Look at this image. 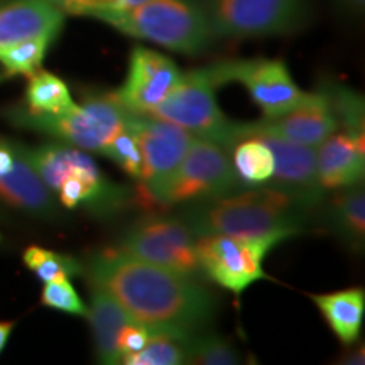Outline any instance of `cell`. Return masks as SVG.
I'll use <instances>...</instances> for the list:
<instances>
[{
	"instance_id": "obj_1",
	"label": "cell",
	"mask_w": 365,
	"mask_h": 365,
	"mask_svg": "<svg viewBox=\"0 0 365 365\" xmlns=\"http://www.w3.org/2000/svg\"><path fill=\"white\" fill-rule=\"evenodd\" d=\"M90 286L102 287L150 330L195 333L215 318L217 301L198 279L149 264L124 250H97L83 262Z\"/></svg>"
},
{
	"instance_id": "obj_2",
	"label": "cell",
	"mask_w": 365,
	"mask_h": 365,
	"mask_svg": "<svg viewBox=\"0 0 365 365\" xmlns=\"http://www.w3.org/2000/svg\"><path fill=\"white\" fill-rule=\"evenodd\" d=\"M318 207L274 186H249L186 203L181 218L195 237L284 235L293 239L308 230Z\"/></svg>"
},
{
	"instance_id": "obj_3",
	"label": "cell",
	"mask_w": 365,
	"mask_h": 365,
	"mask_svg": "<svg viewBox=\"0 0 365 365\" xmlns=\"http://www.w3.org/2000/svg\"><path fill=\"white\" fill-rule=\"evenodd\" d=\"M22 153L66 210L83 208L98 218L117 217L134 207L154 210L140 182L135 186L113 182L83 149L58 140L39 145L22 144Z\"/></svg>"
},
{
	"instance_id": "obj_4",
	"label": "cell",
	"mask_w": 365,
	"mask_h": 365,
	"mask_svg": "<svg viewBox=\"0 0 365 365\" xmlns=\"http://www.w3.org/2000/svg\"><path fill=\"white\" fill-rule=\"evenodd\" d=\"M93 19L190 56L205 53L217 39L200 0H148L129 9L100 11Z\"/></svg>"
},
{
	"instance_id": "obj_5",
	"label": "cell",
	"mask_w": 365,
	"mask_h": 365,
	"mask_svg": "<svg viewBox=\"0 0 365 365\" xmlns=\"http://www.w3.org/2000/svg\"><path fill=\"white\" fill-rule=\"evenodd\" d=\"M122 115L124 107L117 100L115 91L88 93L83 103H76L71 110L63 113H33L24 105L4 110V117L12 125L98 154H102L108 140L124 127Z\"/></svg>"
},
{
	"instance_id": "obj_6",
	"label": "cell",
	"mask_w": 365,
	"mask_h": 365,
	"mask_svg": "<svg viewBox=\"0 0 365 365\" xmlns=\"http://www.w3.org/2000/svg\"><path fill=\"white\" fill-rule=\"evenodd\" d=\"M217 88L212 65L181 73L166 98L148 115L171 122L190 134L215 140L230 150L240 139L242 122L230 120L220 110L215 97Z\"/></svg>"
},
{
	"instance_id": "obj_7",
	"label": "cell",
	"mask_w": 365,
	"mask_h": 365,
	"mask_svg": "<svg viewBox=\"0 0 365 365\" xmlns=\"http://www.w3.org/2000/svg\"><path fill=\"white\" fill-rule=\"evenodd\" d=\"M230 150L215 140L193 137L178 170L153 196L158 208L210 200L242 190Z\"/></svg>"
},
{
	"instance_id": "obj_8",
	"label": "cell",
	"mask_w": 365,
	"mask_h": 365,
	"mask_svg": "<svg viewBox=\"0 0 365 365\" xmlns=\"http://www.w3.org/2000/svg\"><path fill=\"white\" fill-rule=\"evenodd\" d=\"M215 38L293 34L312 19L309 0H203Z\"/></svg>"
},
{
	"instance_id": "obj_9",
	"label": "cell",
	"mask_w": 365,
	"mask_h": 365,
	"mask_svg": "<svg viewBox=\"0 0 365 365\" xmlns=\"http://www.w3.org/2000/svg\"><path fill=\"white\" fill-rule=\"evenodd\" d=\"M284 240V235H205L196 237V254L205 279L242 294L257 281L266 279L264 259Z\"/></svg>"
},
{
	"instance_id": "obj_10",
	"label": "cell",
	"mask_w": 365,
	"mask_h": 365,
	"mask_svg": "<svg viewBox=\"0 0 365 365\" xmlns=\"http://www.w3.org/2000/svg\"><path fill=\"white\" fill-rule=\"evenodd\" d=\"M117 249L182 276L205 279L196 254V237L181 217H144L125 228L118 237Z\"/></svg>"
},
{
	"instance_id": "obj_11",
	"label": "cell",
	"mask_w": 365,
	"mask_h": 365,
	"mask_svg": "<svg viewBox=\"0 0 365 365\" xmlns=\"http://www.w3.org/2000/svg\"><path fill=\"white\" fill-rule=\"evenodd\" d=\"M218 86L237 81L247 90L264 118L287 113L304 98L307 91L296 85L282 59H225L212 65Z\"/></svg>"
},
{
	"instance_id": "obj_12",
	"label": "cell",
	"mask_w": 365,
	"mask_h": 365,
	"mask_svg": "<svg viewBox=\"0 0 365 365\" xmlns=\"http://www.w3.org/2000/svg\"><path fill=\"white\" fill-rule=\"evenodd\" d=\"M122 120L139 144L143 156V178L139 182L153 200L164 182L175 175L193 135L171 122L148 113L129 112L125 108Z\"/></svg>"
},
{
	"instance_id": "obj_13",
	"label": "cell",
	"mask_w": 365,
	"mask_h": 365,
	"mask_svg": "<svg viewBox=\"0 0 365 365\" xmlns=\"http://www.w3.org/2000/svg\"><path fill=\"white\" fill-rule=\"evenodd\" d=\"M244 135L257 137L271 149L274 156V175L264 186L289 191L314 207L322 203L327 191L318 181L317 149L274 135L262 129L257 122H242L240 139Z\"/></svg>"
},
{
	"instance_id": "obj_14",
	"label": "cell",
	"mask_w": 365,
	"mask_h": 365,
	"mask_svg": "<svg viewBox=\"0 0 365 365\" xmlns=\"http://www.w3.org/2000/svg\"><path fill=\"white\" fill-rule=\"evenodd\" d=\"M180 76V68L170 56L135 46L129 58L127 78L115 97L125 110L149 113L166 98Z\"/></svg>"
},
{
	"instance_id": "obj_15",
	"label": "cell",
	"mask_w": 365,
	"mask_h": 365,
	"mask_svg": "<svg viewBox=\"0 0 365 365\" xmlns=\"http://www.w3.org/2000/svg\"><path fill=\"white\" fill-rule=\"evenodd\" d=\"M257 124L274 135L314 149L339 130V118L325 83L304 95L293 110L276 118H264Z\"/></svg>"
},
{
	"instance_id": "obj_16",
	"label": "cell",
	"mask_w": 365,
	"mask_h": 365,
	"mask_svg": "<svg viewBox=\"0 0 365 365\" xmlns=\"http://www.w3.org/2000/svg\"><path fill=\"white\" fill-rule=\"evenodd\" d=\"M318 181L325 191L346 188L364 182L365 140L333 132L317 148Z\"/></svg>"
},
{
	"instance_id": "obj_17",
	"label": "cell",
	"mask_w": 365,
	"mask_h": 365,
	"mask_svg": "<svg viewBox=\"0 0 365 365\" xmlns=\"http://www.w3.org/2000/svg\"><path fill=\"white\" fill-rule=\"evenodd\" d=\"M65 17L49 0H12L0 4V48L43 34L58 38Z\"/></svg>"
},
{
	"instance_id": "obj_18",
	"label": "cell",
	"mask_w": 365,
	"mask_h": 365,
	"mask_svg": "<svg viewBox=\"0 0 365 365\" xmlns=\"http://www.w3.org/2000/svg\"><path fill=\"white\" fill-rule=\"evenodd\" d=\"M0 200L9 207L21 210L27 215L51 220L58 217V208L51 191L27 161L19 143V158L11 171L0 175Z\"/></svg>"
},
{
	"instance_id": "obj_19",
	"label": "cell",
	"mask_w": 365,
	"mask_h": 365,
	"mask_svg": "<svg viewBox=\"0 0 365 365\" xmlns=\"http://www.w3.org/2000/svg\"><path fill=\"white\" fill-rule=\"evenodd\" d=\"M319 203L318 223L325 225L341 244L352 250H362L365 244V191L360 185L331 190Z\"/></svg>"
},
{
	"instance_id": "obj_20",
	"label": "cell",
	"mask_w": 365,
	"mask_h": 365,
	"mask_svg": "<svg viewBox=\"0 0 365 365\" xmlns=\"http://www.w3.org/2000/svg\"><path fill=\"white\" fill-rule=\"evenodd\" d=\"M86 318H88L91 327L95 357L98 362L107 365L120 362V355H118L117 349L118 335L130 322H135V319L110 294L105 293L102 287L97 286H91Z\"/></svg>"
},
{
	"instance_id": "obj_21",
	"label": "cell",
	"mask_w": 365,
	"mask_h": 365,
	"mask_svg": "<svg viewBox=\"0 0 365 365\" xmlns=\"http://www.w3.org/2000/svg\"><path fill=\"white\" fill-rule=\"evenodd\" d=\"M308 296L341 344L354 345L359 340L365 317V293L362 287Z\"/></svg>"
},
{
	"instance_id": "obj_22",
	"label": "cell",
	"mask_w": 365,
	"mask_h": 365,
	"mask_svg": "<svg viewBox=\"0 0 365 365\" xmlns=\"http://www.w3.org/2000/svg\"><path fill=\"white\" fill-rule=\"evenodd\" d=\"M232 166L240 185L249 186L267 185L274 175V156L271 149L254 135H244L230 149Z\"/></svg>"
},
{
	"instance_id": "obj_23",
	"label": "cell",
	"mask_w": 365,
	"mask_h": 365,
	"mask_svg": "<svg viewBox=\"0 0 365 365\" xmlns=\"http://www.w3.org/2000/svg\"><path fill=\"white\" fill-rule=\"evenodd\" d=\"M196 333V331H195ZM193 333L178 330H150L139 352L124 355L125 365H182L188 364V340Z\"/></svg>"
},
{
	"instance_id": "obj_24",
	"label": "cell",
	"mask_w": 365,
	"mask_h": 365,
	"mask_svg": "<svg viewBox=\"0 0 365 365\" xmlns=\"http://www.w3.org/2000/svg\"><path fill=\"white\" fill-rule=\"evenodd\" d=\"M76 102L70 88L59 76L38 70L29 76L26 86L24 108L33 113H63L71 110Z\"/></svg>"
},
{
	"instance_id": "obj_25",
	"label": "cell",
	"mask_w": 365,
	"mask_h": 365,
	"mask_svg": "<svg viewBox=\"0 0 365 365\" xmlns=\"http://www.w3.org/2000/svg\"><path fill=\"white\" fill-rule=\"evenodd\" d=\"M56 41L54 36L43 34L36 38L19 41L0 48V66L4 76H27L41 70L46 53Z\"/></svg>"
},
{
	"instance_id": "obj_26",
	"label": "cell",
	"mask_w": 365,
	"mask_h": 365,
	"mask_svg": "<svg viewBox=\"0 0 365 365\" xmlns=\"http://www.w3.org/2000/svg\"><path fill=\"white\" fill-rule=\"evenodd\" d=\"M22 261L43 282L58 277L83 276V262L78 261L75 255L44 249L39 245H29L22 254Z\"/></svg>"
},
{
	"instance_id": "obj_27",
	"label": "cell",
	"mask_w": 365,
	"mask_h": 365,
	"mask_svg": "<svg viewBox=\"0 0 365 365\" xmlns=\"http://www.w3.org/2000/svg\"><path fill=\"white\" fill-rule=\"evenodd\" d=\"M237 346L225 336L200 330L188 340V364L198 365H235L240 364Z\"/></svg>"
},
{
	"instance_id": "obj_28",
	"label": "cell",
	"mask_w": 365,
	"mask_h": 365,
	"mask_svg": "<svg viewBox=\"0 0 365 365\" xmlns=\"http://www.w3.org/2000/svg\"><path fill=\"white\" fill-rule=\"evenodd\" d=\"M325 86L331 97L333 107H335L339 129L341 127L346 134L365 140L364 98L355 90L335 83V81H327Z\"/></svg>"
},
{
	"instance_id": "obj_29",
	"label": "cell",
	"mask_w": 365,
	"mask_h": 365,
	"mask_svg": "<svg viewBox=\"0 0 365 365\" xmlns=\"http://www.w3.org/2000/svg\"><path fill=\"white\" fill-rule=\"evenodd\" d=\"M102 156L110 159L137 182L143 178V156H140L139 144L125 125L108 140L102 150Z\"/></svg>"
},
{
	"instance_id": "obj_30",
	"label": "cell",
	"mask_w": 365,
	"mask_h": 365,
	"mask_svg": "<svg viewBox=\"0 0 365 365\" xmlns=\"http://www.w3.org/2000/svg\"><path fill=\"white\" fill-rule=\"evenodd\" d=\"M41 303L48 308L76 314V317L86 318V314H88V307L76 293L75 286L70 282V277H58V279L44 282Z\"/></svg>"
},
{
	"instance_id": "obj_31",
	"label": "cell",
	"mask_w": 365,
	"mask_h": 365,
	"mask_svg": "<svg viewBox=\"0 0 365 365\" xmlns=\"http://www.w3.org/2000/svg\"><path fill=\"white\" fill-rule=\"evenodd\" d=\"M65 16L93 17L100 11L117 7V0H49Z\"/></svg>"
},
{
	"instance_id": "obj_32",
	"label": "cell",
	"mask_w": 365,
	"mask_h": 365,
	"mask_svg": "<svg viewBox=\"0 0 365 365\" xmlns=\"http://www.w3.org/2000/svg\"><path fill=\"white\" fill-rule=\"evenodd\" d=\"M149 333H150V328L144 327L143 323L130 322L129 325L122 330L117 340V349H118V355H120V360L124 355L139 352V350L145 345V341H148Z\"/></svg>"
},
{
	"instance_id": "obj_33",
	"label": "cell",
	"mask_w": 365,
	"mask_h": 365,
	"mask_svg": "<svg viewBox=\"0 0 365 365\" xmlns=\"http://www.w3.org/2000/svg\"><path fill=\"white\" fill-rule=\"evenodd\" d=\"M336 6H339L341 11L349 16H362L365 9V0H335Z\"/></svg>"
},
{
	"instance_id": "obj_34",
	"label": "cell",
	"mask_w": 365,
	"mask_h": 365,
	"mask_svg": "<svg viewBox=\"0 0 365 365\" xmlns=\"http://www.w3.org/2000/svg\"><path fill=\"white\" fill-rule=\"evenodd\" d=\"M14 325H16L14 322H0V354L6 349L9 336H11V333L14 330Z\"/></svg>"
},
{
	"instance_id": "obj_35",
	"label": "cell",
	"mask_w": 365,
	"mask_h": 365,
	"mask_svg": "<svg viewBox=\"0 0 365 365\" xmlns=\"http://www.w3.org/2000/svg\"><path fill=\"white\" fill-rule=\"evenodd\" d=\"M344 364H364V346H360V349H355L352 354H346L344 360H341Z\"/></svg>"
},
{
	"instance_id": "obj_36",
	"label": "cell",
	"mask_w": 365,
	"mask_h": 365,
	"mask_svg": "<svg viewBox=\"0 0 365 365\" xmlns=\"http://www.w3.org/2000/svg\"><path fill=\"white\" fill-rule=\"evenodd\" d=\"M148 2V0H117V7L115 9H129L134 6H139V4Z\"/></svg>"
},
{
	"instance_id": "obj_37",
	"label": "cell",
	"mask_w": 365,
	"mask_h": 365,
	"mask_svg": "<svg viewBox=\"0 0 365 365\" xmlns=\"http://www.w3.org/2000/svg\"><path fill=\"white\" fill-rule=\"evenodd\" d=\"M4 2V0H0V4H2Z\"/></svg>"
}]
</instances>
